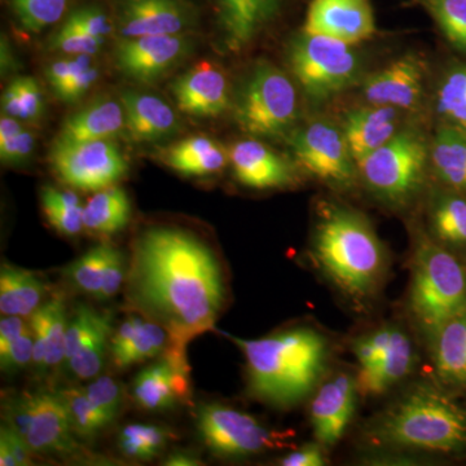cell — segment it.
I'll list each match as a JSON object with an SVG mask.
<instances>
[{
	"instance_id": "obj_32",
	"label": "cell",
	"mask_w": 466,
	"mask_h": 466,
	"mask_svg": "<svg viewBox=\"0 0 466 466\" xmlns=\"http://www.w3.org/2000/svg\"><path fill=\"white\" fill-rule=\"evenodd\" d=\"M112 334V317H106L97 325L78 351L67 360L70 372L79 380H92L99 375L106 360V350L110 348L109 337Z\"/></svg>"
},
{
	"instance_id": "obj_53",
	"label": "cell",
	"mask_w": 466,
	"mask_h": 466,
	"mask_svg": "<svg viewBox=\"0 0 466 466\" xmlns=\"http://www.w3.org/2000/svg\"><path fill=\"white\" fill-rule=\"evenodd\" d=\"M0 435L7 440L12 452H14L15 458H16L18 466L33 464L34 452L30 449L29 444L26 443V441L16 431H14L11 426L5 424L0 429Z\"/></svg>"
},
{
	"instance_id": "obj_51",
	"label": "cell",
	"mask_w": 466,
	"mask_h": 466,
	"mask_svg": "<svg viewBox=\"0 0 466 466\" xmlns=\"http://www.w3.org/2000/svg\"><path fill=\"white\" fill-rule=\"evenodd\" d=\"M325 456L321 444H305L294 450L289 455L281 459L280 464L284 466H321L325 464Z\"/></svg>"
},
{
	"instance_id": "obj_8",
	"label": "cell",
	"mask_w": 466,
	"mask_h": 466,
	"mask_svg": "<svg viewBox=\"0 0 466 466\" xmlns=\"http://www.w3.org/2000/svg\"><path fill=\"white\" fill-rule=\"evenodd\" d=\"M289 61L297 81L314 101L348 90L360 75V57L351 45L302 32L290 46Z\"/></svg>"
},
{
	"instance_id": "obj_12",
	"label": "cell",
	"mask_w": 466,
	"mask_h": 466,
	"mask_svg": "<svg viewBox=\"0 0 466 466\" xmlns=\"http://www.w3.org/2000/svg\"><path fill=\"white\" fill-rule=\"evenodd\" d=\"M50 158L58 179L82 191L109 188L128 171L124 155L110 140L56 142L52 147Z\"/></svg>"
},
{
	"instance_id": "obj_17",
	"label": "cell",
	"mask_w": 466,
	"mask_h": 466,
	"mask_svg": "<svg viewBox=\"0 0 466 466\" xmlns=\"http://www.w3.org/2000/svg\"><path fill=\"white\" fill-rule=\"evenodd\" d=\"M193 23L192 9L182 0H121L118 25L122 38L182 34Z\"/></svg>"
},
{
	"instance_id": "obj_47",
	"label": "cell",
	"mask_w": 466,
	"mask_h": 466,
	"mask_svg": "<svg viewBox=\"0 0 466 466\" xmlns=\"http://www.w3.org/2000/svg\"><path fill=\"white\" fill-rule=\"evenodd\" d=\"M18 92H20L21 119L25 121H36L42 116L45 103L41 87L36 84L35 79L18 78L16 79Z\"/></svg>"
},
{
	"instance_id": "obj_34",
	"label": "cell",
	"mask_w": 466,
	"mask_h": 466,
	"mask_svg": "<svg viewBox=\"0 0 466 466\" xmlns=\"http://www.w3.org/2000/svg\"><path fill=\"white\" fill-rule=\"evenodd\" d=\"M168 333L156 321H143L131 342L116 357L113 358L119 370L142 363L167 351Z\"/></svg>"
},
{
	"instance_id": "obj_50",
	"label": "cell",
	"mask_w": 466,
	"mask_h": 466,
	"mask_svg": "<svg viewBox=\"0 0 466 466\" xmlns=\"http://www.w3.org/2000/svg\"><path fill=\"white\" fill-rule=\"evenodd\" d=\"M99 78V72L96 67L91 66L90 69L81 73V75L73 76L69 81L55 90V95L66 103H73L81 99L82 96L90 90L95 82Z\"/></svg>"
},
{
	"instance_id": "obj_38",
	"label": "cell",
	"mask_w": 466,
	"mask_h": 466,
	"mask_svg": "<svg viewBox=\"0 0 466 466\" xmlns=\"http://www.w3.org/2000/svg\"><path fill=\"white\" fill-rule=\"evenodd\" d=\"M47 339V358L45 370L60 366L66 360V329L69 320L66 319V305L61 299H51L43 303L41 309Z\"/></svg>"
},
{
	"instance_id": "obj_46",
	"label": "cell",
	"mask_w": 466,
	"mask_h": 466,
	"mask_svg": "<svg viewBox=\"0 0 466 466\" xmlns=\"http://www.w3.org/2000/svg\"><path fill=\"white\" fill-rule=\"evenodd\" d=\"M125 280V260L121 251L110 247L106 271H104L103 284L95 299L106 300L112 299L122 287Z\"/></svg>"
},
{
	"instance_id": "obj_55",
	"label": "cell",
	"mask_w": 466,
	"mask_h": 466,
	"mask_svg": "<svg viewBox=\"0 0 466 466\" xmlns=\"http://www.w3.org/2000/svg\"><path fill=\"white\" fill-rule=\"evenodd\" d=\"M42 207H81L78 196L69 191H58L54 187L42 189Z\"/></svg>"
},
{
	"instance_id": "obj_14",
	"label": "cell",
	"mask_w": 466,
	"mask_h": 466,
	"mask_svg": "<svg viewBox=\"0 0 466 466\" xmlns=\"http://www.w3.org/2000/svg\"><path fill=\"white\" fill-rule=\"evenodd\" d=\"M302 32L358 45L375 35V12L370 0H311Z\"/></svg>"
},
{
	"instance_id": "obj_30",
	"label": "cell",
	"mask_w": 466,
	"mask_h": 466,
	"mask_svg": "<svg viewBox=\"0 0 466 466\" xmlns=\"http://www.w3.org/2000/svg\"><path fill=\"white\" fill-rule=\"evenodd\" d=\"M131 218L127 193L119 187L101 189L84 208L85 228L97 235H115L122 231Z\"/></svg>"
},
{
	"instance_id": "obj_35",
	"label": "cell",
	"mask_w": 466,
	"mask_h": 466,
	"mask_svg": "<svg viewBox=\"0 0 466 466\" xmlns=\"http://www.w3.org/2000/svg\"><path fill=\"white\" fill-rule=\"evenodd\" d=\"M451 45L466 54V0H417Z\"/></svg>"
},
{
	"instance_id": "obj_5",
	"label": "cell",
	"mask_w": 466,
	"mask_h": 466,
	"mask_svg": "<svg viewBox=\"0 0 466 466\" xmlns=\"http://www.w3.org/2000/svg\"><path fill=\"white\" fill-rule=\"evenodd\" d=\"M410 315L422 334L434 339L450 319L466 309V271L449 250L419 241L408 297Z\"/></svg>"
},
{
	"instance_id": "obj_57",
	"label": "cell",
	"mask_w": 466,
	"mask_h": 466,
	"mask_svg": "<svg viewBox=\"0 0 466 466\" xmlns=\"http://www.w3.org/2000/svg\"><path fill=\"white\" fill-rule=\"evenodd\" d=\"M23 126L18 124L15 116H9L7 115L2 116V119H0V143L17 137V135L23 133Z\"/></svg>"
},
{
	"instance_id": "obj_2",
	"label": "cell",
	"mask_w": 466,
	"mask_h": 466,
	"mask_svg": "<svg viewBox=\"0 0 466 466\" xmlns=\"http://www.w3.org/2000/svg\"><path fill=\"white\" fill-rule=\"evenodd\" d=\"M311 256L327 280L358 305L376 296L388 268L385 249L366 218L330 202L319 208Z\"/></svg>"
},
{
	"instance_id": "obj_26",
	"label": "cell",
	"mask_w": 466,
	"mask_h": 466,
	"mask_svg": "<svg viewBox=\"0 0 466 466\" xmlns=\"http://www.w3.org/2000/svg\"><path fill=\"white\" fill-rule=\"evenodd\" d=\"M431 345L435 370L441 381L466 386V309L438 330Z\"/></svg>"
},
{
	"instance_id": "obj_7",
	"label": "cell",
	"mask_w": 466,
	"mask_h": 466,
	"mask_svg": "<svg viewBox=\"0 0 466 466\" xmlns=\"http://www.w3.org/2000/svg\"><path fill=\"white\" fill-rule=\"evenodd\" d=\"M297 112V92L289 76L268 61H258L236 104V119L242 130L254 137H284L296 122Z\"/></svg>"
},
{
	"instance_id": "obj_28",
	"label": "cell",
	"mask_w": 466,
	"mask_h": 466,
	"mask_svg": "<svg viewBox=\"0 0 466 466\" xmlns=\"http://www.w3.org/2000/svg\"><path fill=\"white\" fill-rule=\"evenodd\" d=\"M45 284L32 272L3 263L0 269V312L15 317H33L45 299Z\"/></svg>"
},
{
	"instance_id": "obj_58",
	"label": "cell",
	"mask_w": 466,
	"mask_h": 466,
	"mask_svg": "<svg viewBox=\"0 0 466 466\" xmlns=\"http://www.w3.org/2000/svg\"><path fill=\"white\" fill-rule=\"evenodd\" d=\"M164 464L167 466H198L201 465L202 462L195 456L189 455V453L175 452L168 456Z\"/></svg>"
},
{
	"instance_id": "obj_36",
	"label": "cell",
	"mask_w": 466,
	"mask_h": 466,
	"mask_svg": "<svg viewBox=\"0 0 466 466\" xmlns=\"http://www.w3.org/2000/svg\"><path fill=\"white\" fill-rule=\"evenodd\" d=\"M66 400L76 437L91 441L110 425L106 416L94 406L84 389H67L60 391Z\"/></svg>"
},
{
	"instance_id": "obj_11",
	"label": "cell",
	"mask_w": 466,
	"mask_h": 466,
	"mask_svg": "<svg viewBox=\"0 0 466 466\" xmlns=\"http://www.w3.org/2000/svg\"><path fill=\"white\" fill-rule=\"evenodd\" d=\"M289 144L297 164L320 182L339 189L354 186L358 165L341 128L327 121L311 122L294 131Z\"/></svg>"
},
{
	"instance_id": "obj_10",
	"label": "cell",
	"mask_w": 466,
	"mask_h": 466,
	"mask_svg": "<svg viewBox=\"0 0 466 466\" xmlns=\"http://www.w3.org/2000/svg\"><path fill=\"white\" fill-rule=\"evenodd\" d=\"M198 431L211 452L220 458H245L285 444L289 434L260 424L256 417L220 403L202 404Z\"/></svg>"
},
{
	"instance_id": "obj_45",
	"label": "cell",
	"mask_w": 466,
	"mask_h": 466,
	"mask_svg": "<svg viewBox=\"0 0 466 466\" xmlns=\"http://www.w3.org/2000/svg\"><path fill=\"white\" fill-rule=\"evenodd\" d=\"M67 18L96 38L104 39L113 32V24L110 23L109 17L103 9L97 7L76 9Z\"/></svg>"
},
{
	"instance_id": "obj_59",
	"label": "cell",
	"mask_w": 466,
	"mask_h": 466,
	"mask_svg": "<svg viewBox=\"0 0 466 466\" xmlns=\"http://www.w3.org/2000/svg\"><path fill=\"white\" fill-rule=\"evenodd\" d=\"M0 465L2 466H18L16 458L9 447L7 440L0 435Z\"/></svg>"
},
{
	"instance_id": "obj_1",
	"label": "cell",
	"mask_w": 466,
	"mask_h": 466,
	"mask_svg": "<svg viewBox=\"0 0 466 466\" xmlns=\"http://www.w3.org/2000/svg\"><path fill=\"white\" fill-rule=\"evenodd\" d=\"M128 293L167 330L165 352L182 359L192 339L214 329L226 299L213 250L192 233L171 227L150 228L135 244Z\"/></svg>"
},
{
	"instance_id": "obj_37",
	"label": "cell",
	"mask_w": 466,
	"mask_h": 466,
	"mask_svg": "<svg viewBox=\"0 0 466 466\" xmlns=\"http://www.w3.org/2000/svg\"><path fill=\"white\" fill-rule=\"evenodd\" d=\"M109 251L110 245H97L70 263L66 268V276L70 283L75 285L76 289L96 297L103 284Z\"/></svg>"
},
{
	"instance_id": "obj_18",
	"label": "cell",
	"mask_w": 466,
	"mask_h": 466,
	"mask_svg": "<svg viewBox=\"0 0 466 466\" xmlns=\"http://www.w3.org/2000/svg\"><path fill=\"white\" fill-rule=\"evenodd\" d=\"M357 380L339 373L320 386L312 400L309 419L318 443L334 446L341 440L355 410Z\"/></svg>"
},
{
	"instance_id": "obj_27",
	"label": "cell",
	"mask_w": 466,
	"mask_h": 466,
	"mask_svg": "<svg viewBox=\"0 0 466 466\" xmlns=\"http://www.w3.org/2000/svg\"><path fill=\"white\" fill-rule=\"evenodd\" d=\"M167 167L184 175L207 177L219 173L229 161L228 150L208 137H192L174 144L162 156Z\"/></svg>"
},
{
	"instance_id": "obj_21",
	"label": "cell",
	"mask_w": 466,
	"mask_h": 466,
	"mask_svg": "<svg viewBox=\"0 0 466 466\" xmlns=\"http://www.w3.org/2000/svg\"><path fill=\"white\" fill-rule=\"evenodd\" d=\"M173 94L187 115L217 116L229 108L228 82L225 73L208 61H201L177 79Z\"/></svg>"
},
{
	"instance_id": "obj_16",
	"label": "cell",
	"mask_w": 466,
	"mask_h": 466,
	"mask_svg": "<svg viewBox=\"0 0 466 466\" xmlns=\"http://www.w3.org/2000/svg\"><path fill=\"white\" fill-rule=\"evenodd\" d=\"M291 0H219L218 21L223 46L229 52L245 50L284 14Z\"/></svg>"
},
{
	"instance_id": "obj_39",
	"label": "cell",
	"mask_w": 466,
	"mask_h": 466,
	"mask_svg": "<svg viewBox=\"0 0 466 466\" xmlns=\"http://www.w3.org/2000/svg\"><path fill=\"white\" fill-rule=\"evenodd\" d=\"M69 0H12L21 25L33 33L57 23L66 14Z\"/></svg>"
},
{
	"instance_id": "obj_42",
	"label": "cell",
	"mask_w": 466,
	"mask_h": 466,
	"mask_svg": "<svg viewBox=\"0 0 466 466\" xmlns=\"http://www.w3.org/2000/svg\"><path fill=\"white\" fill-rule=\"evenodd\" d=\"M34 337L32 328L18 337L7 349L0 351V368L3 372L12 373L33 364Z\"/></svg>"
},
{
	"instance_id": "obj_9",
	"label": "cell",
	"mask_w": 466,
	"mask_h": 466,
	"mask_svg": "<svg viewBox=\"0 0 466 466\" xmlns=\"http://www.w3.org/2000/svg\"><path fill=\"white\" fill-rule=\"evenodd\" d=\"M5 425L16 431L34 455L72 456L79 451L69 410L60 391L24 392L8 398Z\"/></svg>"
},
{
	"instance_id": "obj_52",
	"label": "cell",
	"mask_w": 466,
	"mask_h": 466,
	"mask_svg": "<svg viewBox=\"0 0 466 466\" xmlns=\"http://www.w3.org/2000/svg\"><path fill=\"white\" fill-rule=\"evenodd\" d=\"M29 329L30 325H27L23 318L15 317V315H2V320H0V351L7 349L11 343L16 341L18 337L23 336Z\"/></svg>"
},
{
	"instance_id": "obj_43",
	"label": "cell",
	"mask_w": 466,
	"mask_h": 466,
	"mask_svg": "<svg viewBox=\"0 0 466 466\" xmlns=\"http://www.w3.org/2000/svg\"><path fill=\"white\" fill-rule=\"evenodd\" d=\"M48 222L66 236H76L85 228L84 207H43Z\"/></svg>"
},
{
	"instance_id": "obj_20",
	"label": "cell",
	"mask_w": 466,
	"mask_h": 466,
	"mask_svg": "<svg viewBox=\"0 0 466 466\" xmlns=\"http://www.w3.org/2000/svg\"><path fill=\"white\" fill-rule=\"evenodd\" d=\"M228 157L236 180L249 188H284L296 182L289 162L258 140L233 144Z\"/></svg>"
},
{
	"instance_id": "obj_33",
	"label": "cell",
	"mask_w": 466,
	"mask_h": 466,
	"mask_svg": "<svg viewBox=\"0 0 466 466\" xmlns=\"http://www.w3.org/2000/svg\"><path fill=\"white\" fill-rule=\"evenodd\" d=\"M437 109L449 126L466 131V64L444 76L438 87Z\"/></svg>"
},
{
	"instance_id": "obj_13",
	"label": "cell",
	"mask_w": 466,
	"mask_h": 466,
	"mask_svg": "<svg viewBox=\"0 0 466 466\" xmlns=\"http://www.w3.org/2000/svg\"><path fill=\"white\" fill-rule=\"evenodd\" d=\"M189 47L191 42L180 34L122 38L116 46V63L128 78L150 84L182 61Z\"/></svg>"
},
{
	"instance_id": "obj_6",
	"label": "cell",
	"mask_w": 466,
	"mask_h": 466,
	"mask_svg": "<svg viewBox=\"0 0 466 466\" xmlns=\"http://www.w3.org/2000/svg\"><path fill=\"white\" fill-rule=\"evenodd\" d=\"M428 158L424 135L407 128L359 162L358 168L377 198L392 207H403L421 189Z\"/></svg>"
},
{
	"instance_id": "obj_4",
	"label": "cell",
	"mask_w": 466,
	"mask_h": 466,
	"mask_svg": "<svg viewBox=\"0 0 466 466\" xmlns=\"http://www.w3.org/2000/svg\"><path fill=\"white\" fill-rule=\"evenodd\" d=\"M367 433L389 449L458 452L466 450V412L440 389L419 383L373 420Z\"/></svg>"
},
{
	"instance_id": "obj_41",
	"label": "cell",
	"mask_w": 466,
	"mask_h": 466,
	"mask_svg": "<svg viewBox=\"0 0 466 466\" xmlns=\"http://www.w3.org/2000/svg\"><path fill=\"white\" fill-rule=\"evenodd\" d=\"M104 39L96 38L67 18L66 23L55 35L52 46L69 55H94L103 47Z\"/></svg>"
},
{
	"instance_id": "obj_19",
	"label": "cell",
	"mask_w": 466,
	"mask_h": 466,
	"mask_svg": "<svg viewBox=\"0 0 466 466\" xmlns=\"http://www.w3.org/2000/svg\"><path fill=\"white\" fill-rule=\"evenodd\" d=\"M135 403L149 412H159L177 407L191 397L189 366L167 355L147 367L133 383Z\"/></svg>"
},
{
	"instance_id": "obj_3",
	"label": "cell",
	"mask_w": 466,
	"mask_h": 466,
	"mask_svg": "<svg viewBox=\"0 0 466 466\" xmlns=\"http://www.w3.org/2000/svg\"><path fill=\"white\" fill-rule=\"evenodd\" d=\"M227 337L244 352L254 397L275 407L305 400L329 357V343L312 328H293L258 339Z\"/></svg>"
},
{
	"instance_id": "obj_23",
	"label": "cell",
	"mask_w": 466,
	"mask_h": 466,
	"mask_svg": "<svg viewBox=\"0 0 466 466\" xmlns=\"http://www.w3.org/2000/svg\"><path fill=\"white\" fill-rule=\"evenodd\" d=\"M126 128L135 142L152 143L173 134L177 118L173 108L155 95L127 91L122 94Z\"/></svg>"
},
{
	"instance_id": "obj_29",
	"label": "cell",
	"mask_w": 466,
	"mask_h": 466,
	"mask_svg": "<svg viewBox=\"0 0 466 466\" xmlns=\"http://www.w3.org/2000/svg\"><path fill=\"white\" fill-rule=\"evenodd\" d=\"M431 157L441 182L466 192V131L449 125L441 127L435 135Z\"/></svg>"
},
{
	"instance_id": "obj_49",
	"label": "cell",
	"mask_w": 466,
	"mask_h": 466,
	"mask_svg": "<svg viewBox=\"0 0 466 466\" xmlns=\"http://www.w3.org/2000/svg\"><path fill=\"white\" fill-rule=\"evenodd\" d=\"M35 146V137L30 131L23 133L12 139L0 143V158L5 164H20L30 157Z\"/></svg>"
},
{
	"instance_id": "obj_48",
	"label": "cell",
	"mask_w": 466,
	"mask_h": 466,
	"mask_svg": "<svg viewBox=\"0 0 466 466\" xmlns=\"http://www.w3.org/2000/svg\"><path fill=\"white\" fill-rule=\"evenodd\" d=\"M121 434L130 435L142 441L146 449L149 451L152 458L161 452L167 447L170 433L164 428L156 425L131 424L122 429Z\"/></svg>"
},
{
	"instance_id": "obj_31",
	"label": "cell",
	"mask_w": 466,
	"mask_h": 466,
	"mask_svg": "<svg viewBox=\"0 0 466 466\" xmlns=\"http://www.w3.org/2000/svg\"><path fill=\"white\" fill-rule=\"evenodd\" d=\"M431 229L446 244L466 245V198L459 193H443L431 208Z\"/></svg>"
},
{
	"instance_id": "obj_54",
	"label": "cell",
	"mask_w": 466,
	"mask_h": 466,
	"mask_svg": "<svg viewBox=\"0 0 466 466\" xmlns=\"http://www.w3.org/2000/svg\"><path fill=\"white\" fill-rule=\"evenodd\" d=\"M143 321L142 318L137 317L126 319L121 327L113 334L112 339H110V354H112V358L116 357L131 342Z\"/></svg>"
},
{
	"instance_id": "obj_56",
	"label": "cell",
	"mask_w": 466,
	"mask_h": 466,
	"mask_svg": "<svg viewBox=\"0 0 466 466\" xmlns=\"http://www.w3.org/2000/svg\"><path fill=\"white\" fill-rule=\"evenodd\" d=\"M2 109L5 115L15 116V118H20V92H18L16 81L12 82V84L8 86L7 90L5 91V94H3Z\"/></svg>"
},
{
	"instance_id": "obj_25",
	"label": "cell",
	"mask_w": 466,
	"mask_h": 466,
	"mask_svg": "<svg viewBox=\"0 0 466 466\" xmlns=\"http://www.w3.org/2000/svg\"><path fill=\"white\" fill-rule=\"evenodd\" d=\"M125 127L126 116L122 104L109 99L96 100L66 119L56 142L110 140Z\"/></svg>"
},
{
	"instance_id": "obj_15",
	"label": "cell",
	"mask_w": 466,
	"mask_h": 466,
	"mask_svg": "<svg viewBox=\"0 0 466 466\" xmlns=\"http://www.w3.org/2000/svg\"><path fill=\"white\" fill-rule=\"evenodd\" d=\"M425 76L424 58L419 54L404 55L367 76L364 96L372 106L413 108L421 99Z\"/></svg>"
},
{
	"instance_id": "obj_22",
	"label": "cell",
	"mask_w": 466,
	"mask_h": 466,
	"mask_svg": "<svg viewBox=\"0 0 466 466\" xmlns=\"http://www.w3.org/2000/svg\"><path fill=\"white\" fill-rule=\"evenodd\" d=\"M341 130L358 165L398 133L397 113L381 106L352 109L343 116Z\"/></svg>"
},
{
	"instance_id": "obj_40",
	"label": "cell",
	"mask_w": 466,
	"mask_h": 466,
	"mask_svg": "<svg viewBox=\"0 0 466 466\" xmlns=\"http://www.w3.org/2000/svg\"><path fill=\"white\" fill-rule=\"evenodd\" d=\"M84 390L94 406L112 424L121 412L122 401H124L121 385L112 377L101 376L88 383Z\"/></svg>"
},
{
	"instance_id": "obj_24",
	"label": "cell",
	"mask_w": 466,
	"mask_h": 466,
	"mask_svg": "<svg viewBox=\"0 0 466 466\" xmlns=\"http://www.w3.org/2000/svg\"><path fill=\"white\" fill-rule=\"evenodd\" d=\"M415 363V349L403 330L392 327L390 339L379 363L359 370L358 390L364 395H380L410 375Z\"/></svg>"
},
{
	"instance_id": "obj_44",
	"label": "cell",
	"mask_w": 466,
	"mask_h": 466,
	"mask_svg": "<svg viewBox=\"0 0 466 466\" xmlns=\"http://www.w3.org/2000/svg\"><path fill=\"white\" fill-rule=\"evenodd\" d=\"M92 66L91 55H76L75 57L55 61L47 69V78L51 87L57 90L73 76L81 75Z\"/></svg>"
}]
</instances>
